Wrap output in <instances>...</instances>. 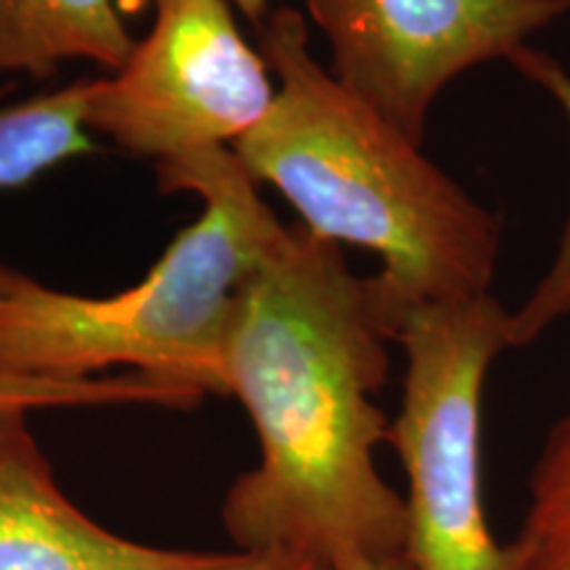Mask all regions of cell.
I'll list each match as a JSON object with an SVG mask.
<instances>
[{"label": "cell", "instance_id": "8992f818", "mask_svg": "<svg viewBox=\"0 0 570 570\" xmlns=\"http://www.w3.org/2000/svg\"><path fill=\"white\" fill-rule=\"evenodd\" d=\"M331 75L407 138L425 140L439 96L465 71L512 63L570 0H304Z\"/></svg>", "mask_w": 570, "mask_h": 570}, {"label": "cell", "instance_id": "8fae6325", "mask_svg": "<svg viewBox=\"0 0 570 570\" xmlns=\"http://www.w3.org/2000/svg\"><path fill=\"white\" fill-rule=\"evenodd\" d=\"M512 67L525 80L539 85L560 106L570 125V75L566 67L554 61L550 53L537 51V48H525L512 61ZM566 320H570V196L566 223H562L558 248H554L550 265L531 288V294L510 312L512 348L533 344V341H539L544 333H550L552 327L566 323Z\"/></svg>", "mask_w": 570, "mask_h": 570}, {"label": "cell", "instance_id": "ba28073f", "mask_svg": "<svg viewBox=\"0 0 570 570\" xmlns=\"http://www.w3.org/2000/svg\"><path fill=\"white\" fill-rule=\"evenodd\" d=\"M135 42L117 0H0V75L48 80L67 61L117 71Z\"/></svg>", "mask_w": 570, "mask_h": 570}, {"label": "cell", "instance_id": "9c48e42d", "mask_svg": "<svg viewBox=\"0 0 570 570\" xmlns=\"http://www.w3.org/2000/svg\"><path fill=\"white\" fill-rule=\"evenodd\" d=\"M88 92L90 80H80L27 101H0V190L30 185L59 164L96 151L85 125Z\"/></svg>", "mask_w": 570, "mask_h": 570}, {"label": "cell", "instance_id": "7c38bea8", "mask_svg": "<svg viewBox=\"0 0 570 570\" xmlns=\"http://www.w3.org/2000/svg\"><path fill=\"white\" fill-rule=\"evenodd\" d=\"M119 404L167 407L169 391L161 383L138 373L92 377V381L80 383L0 377V407H24L38 412L59 407H119Z\"/></svg>", "mask_w": 570, "mask_h": 570}, {"label": "cell", "instance_id": "7a4b0ae2", "mask_svg": "<svg viewBox=\"0 0 570 570\" xmlns=\"http://www.w3.org/2000/svg\"><path fill=\"white\" fill-rule=\"evenodd\" d=\"M259 51L275 101L233 154L294 206L306 233L377 256L365 291L383 336L423 306L491 294L497 214L315 59L302 11H269Z\"/></svg>", "mask_w": 570, "mask_h": 570}, {"label": "cell", "instance_id": "5b68a950", "mask_svg": "<svg viewBox=\"0 0 570 570\" xmlns=\"http://www.w3.org/2000/svg\"><path fill=\"white\" fill-rule=\"evenodd\" d=\"M151 32L122 69L90 80L85 125L167 164L233 148L275 101V77L230 0H151Z\"/></svg>", "mask_w": 570, "mask_h": 570}, {"label": "cell", "instance_id": "277c9868", "mask_svg": "<svg viewBox=\"0 0 570 570\" xmlns=\"http://www.w3.org/2000/svg\"><path fill=\"white\" fill-rule=\"evenodd\" d=\"M391 344L404 352V386L386 444L407 475L412 570H510L483 499V396L512 348L510 309L494 294L423 306Z\"/></svg>", "mask_w": 570, "mask_h": 570}, {"label": "cell", "instance_id": "52a82bcc", "mask_svg": "<svg viewBox=\"0 0 570 570\" xmlns=\"http://www.w3.org/2000/svg\"><path fill=\"white\" fill-rule=\"evenodd\" d=\"M30 410L0 407V570H240V550L159 547L90 518L59 487Z\"/></svg>", "mask_w": 570, "mask_h": 570}, {"label": "cell", "instance_id": "6da1fadb", "mask_svg": "<svg viewBox=\"0 0 570 570\" xmlns=\"http://www.w3.org/2000/svg\"><path fill=\"white\" fill-rule=\"evenodd\" d=\"M389 344L344 248L288 227L227 338V386L259 441V462L223 502L233 550L306 554L333 570L407 558V504L375 460L389 433L375 404Z\"/></svg>", "mask_w": 570, "mask_h": 570}, {"label": "cell", "instance_id": "30bf717a", "mask_svg": "<svg viewBox=\"0 0 570 570\" xmlns=\"http://www.w3.org/2000/svg\"><path fill=\"white\" fill-rule=\"evenodd\" d=\"M508 554L510 570H570V412L547 433Z\"/></svg>", "mask_w": 570, "mask_h": 570}, {"label": "cell", "instance_id": "5bb4252c", "mask_svg": "<svg viewBox=\"0 0 570 570\" xmlns=\"http://www.w3.org/2000/svg\"><path fill=\"white\" fill-rule=\"evenodd\" d=\"M230 3L244 13L246 19H252L254 24H262L267 19V13L273 11V0H230Z\"/></svg>", "mask_w": 570, "mask_h": 570}, {"label": "cell", "instance_id": "9a60e30c", "mask_svg": "<svg viewBox=\"0 0 570 570\" xmlns=\"http://www.w3.org/2000/svg\"><path fill=\"white\" fill-rule=\"evenodd\" d=\"M338 570H412L407 558L394 560H370V562H354V566L338 568Z\"/></svg>", "mask_w": 570, "mask_h": 570}, {"label": "cell", "instance_id": "4fadbf2b", "mask_svg": "<svg viewBox=\"0 0 570 570\" xmlns=\"http://www.w3.org/2000/svg\"><path fill=\"white\" fill-rule=\"evenodd\" d=\"M240 570H333V566L306 558V554H288V552H275V554H252V560L246 562Z\"/></svg>", "mask_w": 570, "mask_h": 570}, {"label": "cell", "instance_id": "3957f363", "mask_svg": "<svg viewBox=\"0 0 570 570\" xmlns=\"http://www.w3.org/2000/svg\"><path fill=\"white\" fill-rule=\"evenodd\" d=\"M156 175L164 190H190L204 209L132 288L69 294L0 262V377L80 383L130 367L202 402L230 396L235 309L288 225L233 148L156 164Z\"/></svg>", "mask_w": 570, "mask_h": 570}]
</instances>
